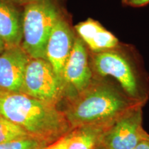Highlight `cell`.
I'll return each mask as SVG.
<instances>
[{
	"label": "cell",
	"mask_w": 149,
	"mask_h": 149,
	"mask_svg": "<svg viewBox=\"0 0 149 149\" xmlns=\"http://www.w3.org/2000/svg\"><path fill=\"white\" fill-rule=\"evenodd\" d=\"M77 36L81 39L88 51L100 53L117 47L120 41L100 22L89 18L74 26Z\"/></svg>",
	"instance_id": "8fae6325"
},
{
	"label": "cell",
	"mask_w": 149,
	"mask_h": 149,
	"mask_svg": "<svg viewBox=\"0 0 149 149\" xmlns=\"http://www.w3.org/2000/svg\"><path fill=\"white\" fill-rule=\"evenodd\" d=\"M6 46L4 42L1 39V37H0V54L2 53L4 50L6 49Z\"/></svg>",
	"instance_id": "ac0fdd59"
},
{
	"label": "cell",
	"mask_w": 149,
	"mask_h": 149,
	"mask_svg": "<svg viewBox=\"0 0 149 149\" xmlns=\"http://www.w3.org/2000/svg\"><path fill=\"white\" fill-rule=\"evenodd\" d=\"M100 149H105V148H103V147H102V148H100Z\"/></svg>",
	"instance_id": "ffe728a7"
},
{
	"label": "cell",
	"mask_w": 149,
	"mask_h": 149,
	"mask_svg": "<svg viewBox=\"0 0 149 149\" xmlns=\"http://www.w3.org/2000/svg\"><path fill=\"white\" fill-rule=\"evenodd\" d=\"M66 135L55 142L47 145L43 149H67V139Z\"/></svg>",
	"instance_id": "2e32d148"
},
{
	"label": "cell",
	"mask_w": 149,
	"mask_h": 149,
	"mask_svg": "<svg viewBox=\"0 0 149 149\" xmlns=\"http://www.w3.org/2000/svg\"><path fill=\"white\" fill-rule=\"evenodd\" d=\"M30 59L21 46L8 48L0 54V91L22 93Z\"/></svg>",
	"instance_id": "9c48e42d"
},
{
	"label": "cell",
	"mask_w": 149,
	"mask_h": 149,
	"mask_svg": "<svg viewBox=\"0 0 149 149\" xmlns=\"http://www.w3.org/2000/svg\"><path fill=\"white\" fill-rule=\"evenodd\" d=\"M144 106L126 95L112 79L94 76L87 88L65 100L62 111L72 129L112 124L131 110Z\"/></svg>",
	"instance_id": "6da1fadb"
},
{
	"label": "cell",
	"mask_w": 149,
	"mask_h": 149,
	"mask_svg": "<svg viewBox=\"0 0 149 149\" xmlns=\"http://www.w3.org/2000/svg\"><path fill=\"white\" fill-rule=\"evenodd\" d=\"M23 6L13 0H0V37L6 48L21 46Z\"/></svg>",
	"instance_id": "30bf717a"
},
{
	"label": "cell",
	"mask_w": 149,
	"mask_h": 149,
	"mask_svg": "<svg viewBox=\"0 0 149 149\" xmlns=\"http://www.w3.org/2000/svg\"><path fill=\"white\" fill-rule=\"evenodd\" d=\"M63 0H31L23 6L21 47L32 59H44L53 28L65 13Z\"/></svg>",
	"instance_id": "277c9868"
},
{
	"label": "cell",
	"mask_w": 149,
	"mask_h": 149,
	"mask_svg": "<svg viewBox=\"0 0 149 149\" xmlns=\"http://www.w3.org/2000/svg\"><path fill=\"white\" fill-rule=\"evenodd\" d=\"M134 149H149V134H147L146 137L139 143Z\"/></svg>",
	"instance_id": "e0dca14e"
},
{
	"label": "cell",
	"mask_w": 149,
	"mask_h": 149,
	"mask_svg": "<svg viewBox=\"0 0 149 149\" xmlns=\"http://www.w3.org/2000/svg\"><path fill=\"white\" fill-rule=\"evenodd\" d=\"M113 124L72 128L66 135L67 149H100L102 147L104 136Z\"/></svg>",
	"instance_id": "7c38bea8"
},
{
	"label": "cell",
	"mask_w": 149,
	"mask_h": 149,
	"mask_svg": "<svg viewBox=\"0 0 149 149\" xmlns=\"http://www.w3.org/2000/svg\"><path fill=\"white\" fill-rule=\"evenodd\" d=\"M47 145L37 139L28 138L0 144V149H43Z\"/></svg>",
	"instance_id": "5bb4252c"
},
{
	"label": "cell",
	"mask_w": 149,
	"mask_h": 149,
	"mask_svg": "<svg viewBox=\"0 0 149 149\" xmlns=\"http://www.w3.org/2000/svg\"><path fill=\"white\" fill-rule=\"evenodd\" d=\"M122 4L132 8H141L149 4V0H122Z\"/></svg>",
	"instance_id": "9a60e30c"
},
{
	"label": "cell",
	"mask_w": 149,
	"mask_h": 149,
	"mask_svg": "<svg viewBox=\"0 0 149 149\" xmlns=\"http://www.w3.org/2000/svg\"><path fill=\"white\" fill-rule=\"evenodd\" d=\"M144 107H138L118 119L106 133L105 149H134L148 133L143 127Z\"/></svg>",
	"instance_id": "52a82bcc"
},
{
	"label": "cell",
	"mask_w": 149,
	"mask_h": 149,
	"mask_svg": "<svg viewBox=\"0 0 149 149\" xmlns=\"http://www.w3.org/2000/svg\"><path fill=\"white\" fill-rule=\"evenodd\" d=\"M22 93L40 101L58 104L65 100L62 83L46 59H30L24 77Z\"/></svg>",
	"instance_id": "5b68a950"
},
{
	"label": "cell",
	"mask_w": 149,
	"mask_h": 149,
	"mask_svg": "<svg viewBox=\"0 0 149 149\" xmlns=\"http://www.w3.org/2000/svg\"><path fill=\"white\" fill-rule=\"evenodd\" d=\"M0 116L19 126L31 138L48 145L70 130L64 112L57 106L24 93L0 91Z\"/></svg>",
	"instance_id": "7a4b0ae2"
},
{
	"label": "cell",
	"mask_w": 149,
	"mask_h": 149,
	"mask_svg": "<svg viewBox=\"0 0 149 149\" xmlns=\"http://www.w3.org/2000/svg\"><path fill=\"white\" fill-rule=\"evenodd\" d=\"M93 78L89 51L76 35L71 53L65 64L61 77L65 92L64 101L87 88Z\"/></svg>",
	"instance_id": "8992f818"
},
{
	"label": "cell",
	"mask_w": 149,
	"mask_h": 149,
	"mask_svg": "<svg viewBox=\"0 0 149 149\" xmlns=\"http://www.w3.org/2000/svg\"><path fill=\"white\" fill-rule=\"evenodd\" d=\"M93 74L114 81L134 101L144 105L149 98V79L138 54L120 42L117 47L100 53L89 52Z\"/></svg>",
	"instance_id": "3957f363"
},
{
	"label": "cell",
	"mask_w": 149,
	"mask_h": 149,
	"mask_svg": "<svg viewBox=\"0 0 149 149\" xmlns=\"http://www.w3.org/2000/svg\"><path fill=\"white\" fill-rule=\"evenodd\" d=\"M31 138L25 130L4 117L0 116V144Z\"/></svg>",
	"instance_id": "4fadbf2b"
},
{
	"label": "cell",
	"mask_w": 149,
	"mask_h": 149,
	"mask_svg": "<svg viewBox=\"0 0 149 149\" xmlns=\"http://www.w3.org/2000/svg\"><path fill=\"white\" fill-rule=\"evenodd\" d=\"M13 1H14L15 2H16L17 3H18V4L23 6L24 4H26V3H28L30 1H31V0H13Z\"/></svg>",
	"instance_id": "d6986e66"
},
{
	"label": "cell",
	"mask_w": 149,
	"mask_h": 149,
	"mask_svg": "<svg viewBox=\"0 0 149 149\" xmlns=\"http://www.w3.org/2000/svg\"><path fill=\"white\" fill-rule=\"evenodd\" d=\"M76 35L64 13L56 23L48 39L45 59L61 81L64 66L70 55Z\"/></svg>",
	"instance_id": "ba28073f"
}]
</instances>
